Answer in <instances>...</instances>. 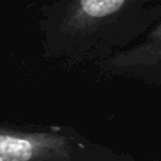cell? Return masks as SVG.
Segmentation results:
<instances>
[{"label": "cell", "instance_id": "2", "mask_svg": "<svg viewBox=\"0 0 161 161\" xmlns=\"http://www.w3.org/2000/svg\"><path fill=\"white\" fill-rule=\"evenodd\" d=\"M102 74L161 86V20L130 47L96 64Z\"/></svg>", "mask_w": 161, "mask_h": 161}, {"label": "cell", "instance_id": "3", "mask_svg": "<svg viewBox=\"0 0 161 161\" xmlns=\"http://www.w3.org/2000/svg\"><path fill=\"white\" fill-rule=\"evenodd\" d=\"M72 154V143L64 134L0 126V161H71Z\"/></svg>", "mask_w": 161, "mask_h": 161}, {"label": "cell", "instance_id": "1", "mask_svg": "<svg viewBox=\"0 0 161 161\" xmlns=\"http://www.w3.org/2000/svg\"><path fill=\"white\" fill-rule=\"evenodd\" d=\"M161 20V0H53L40 11L42 57L97 62L136 44Z\"/></svg>", "mask_w": 161, "mask_h": 161}]
</instances>
